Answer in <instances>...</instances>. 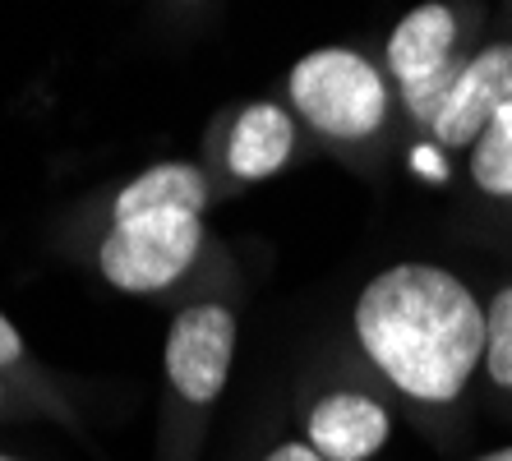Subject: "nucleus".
<instances>
[{"label":"nucleus","mask_w":512,"mask_h":461,"mask_svg":"<svg viewBox=\"0 0 512 461\" xmlns=\"http://www.w3.org/2000/svg\"><path fill=\"white\" fill-rule=\"evenodd\" d=\"M351 332L374 374L416 406H453L485 360V305L439 263H397L370 277Z\"/></svg>","instance_id":"nucleus-1"},{"label":"nucleus","mask_w":512,"mask_h":461,"mask_svg":"<svg viewBox=\"0 0 512 461\" xmlns=\"http://www.w3.org/2000/svg\"><path fill=\"white\" fill-rule=\"evenodd\" d=\"M240 342V309L236 277L217 263L194 282V296L176 305L162 342V443L157 461H199L203 429L213 420L236 365Z\"/></svg>","instance_id":"nucleus-2"},{"label":"nucleus","mask_w":512,"mask_h":461,"mask_svg":"<svg viewBox=\"0 0 512 461\" xmlns=\"http://www.w3.org/2000/svg\"><path fill=\"white\" fill-rule=\"evenodd\" d=\"M97 277L120 296H171L213 268L203 213L148 208V213H107L93 240Z\"/></svg>","instance_id":"nucleus-3"},{"label":"nucleus","mask_w":512,"mask_h":461,"mask_svg":"<svg viewBox=\"0 0 512 461\" xmlns=\"http://www.w3.org/2000/svg\"><path fill=\"white\" fill-rule=\"evenodd\" d=\"M291 116L328 143H365L388 120V79L351 47H319L286 74Z\"/></svg>","instance_id":"nucleus-4"},{"label":"nucleus","mask_w":512,"mask_h":461,"mask_svg":"<svg viewBox=\"0 0 512 461\" xmlns=\"http://www.w3.org/2000/svg\"><path fill=\"white\" fill-rule=\"evenodd\" d=\"M300 148V120L282 102H240L236 111L213 125V143H208V180L213 190H240V185H259V180L277 176L291 166Z\"/></svg>","instance_id":"nucleus-5"},{"label":"nucleus","mask_w":512,"mask_h":461,"mask_svg":"<svg viewBox=\"0 0 512 461\" xmlns=\"http://www.w3.org/2000/svg\"><path fill=\"white\" fill-rule=\"evenodd\" d=\"M462 60H457V14L439 0L416 5L388 37V74L402 88L406 111L429 125L443 97L453 88Z\"/></svg>","instance_id":"nucleus-6"},{"label":"nucleus","mask_w":512,"mask_h":461,"mask_svg":"<svg viewBox=\"0 0 512 461\" xmlns=\"http://www.w3.org/2000/svg\"><path fill=\"white\" fill-rule=\"evenodd\" d=\"M503 102H512V42H494L480 56L462 60L443 107L429 120V134L439 148H453V153L471 148Z\"/></svg>","instance_id":"nucleus-7"},{"label":"nucleus","mask_w":512,"mask_h":461,"mask_svg":"<svg viewBox=\"0 0 512 461\" xmlns=\"http://www.w3.org/2000/svg\"><path fill=\"white\" fill-rule=\"evenodd\" d=\"M393 434V415L370 392L328 388L305 406V443L323 461H374Z\"/></svg>","instance_id":"nucleus-8"},{"label":"nucleus","mask_w":512,"mask_h":461,"mask_svg":"<svg viewBox=\"0 0 512 461\" xmlns=\"http://www.w3.org/2000/svg\"><path fill=\"white\" fill-rule=\"evenodd\" d=\"M471 180L485 199L512 203V102H503L471 143Z\"/></svg>","instance_id":"nucleus-9"},{"label":"nucleus","mask_w":512,"mask_h":461,"mask_svg":"<svg viewBox=\"0 0 512 461\" xmlns=\"http://www.w3.org/2000/svg\"><path fill=\"white\" fill-rule=\"evenodd\" d=\"M0 374L24 392L37 411H51L56 420H70V406L56 397V388H51V379H47V369L33 360V351H28V342H24V332L14 328L5 314H0Z\"/></svg>","instance_id":"nucleus-10"},{"label":"nucleus","mask_w":512,"mask_h":461,"mask_svg":"<svg viewBox=\"0 0 512 461\" xmlns=\"http://www.w3.org/2000/svg\"><path fill=\"white\" fill-rule=\"evenodd\" d=\"M485 379L494 392L512 397V282L494 291V300L485 305Z\"/></svg>","instance_id":"nucleus-11"},{"label":"nucleus","mask_w":512,"mask_h":461,"mask_svg":"<svg viewBox=\"0 0 512 461\" xmlns=\"http://www.w3.org/2000/svg\"><path fill=\"white\" fill-rule=\"evenodd\" d=\"M263 461H323V457L310 448V443H305V438H286V443H277V448L268 452Z\"/></svg>","instance_id":"nucleus-12"},{"label":"nucleus","mask_w":512,"mask_h":461,"mask_svg":"<svg viewBox=\"0 0 512 461\" xmlns=\"http://www.w3.org/2000/svg\"><path fill=\"white\" fill-rule=\"evenodd\" d=\"M19 406H33V402H28L24 392H19L10 379H5V374H0V420H5V415H14ZM33 411H37V406H33Z\"/></svg>","instance_id":"nucleus-13"},{"label":"nucleus","mask_w":512,"mask_h":461,"mask_svg":"<svg viewBox=\"0 0 512 461\" xmlns=\"http://www.w3.org/2000/svg\"><path fill=\"white\" fill-rule=\"evenodd\" d=\"M476 461H512V448H499V452H485V457H476Z\"/></svg>","instance_id":"nucleus-14"},{"label":"nucleus","mask_w":512,"mask_h":461,"mask_svg":"<svg viewBox=\"0 0 512 461\" xmlns=\"http://www.w3.org/2000/svg\"><path fill=\"white\" fill-rule=\"evenodd\" d=\"M0 461H19V457H10V452H0Z\"/></svg>","instance_id":"nucleus-15"}]
</instances>
